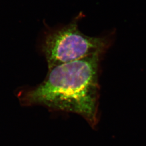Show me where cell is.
Listing matches in <instances>:
<instances>
[{
	"mask_svg": "<svg viewBox=\"0 0 146 146\" xmlns=\"http://www.w3.org/2000/svg\"><path fill=\"white\" fill-rule=\"evenodd\" d=\"M100 56L95 54L49 69L41 84L19 93L21 104L78 114L94 127L99 120Z\"/></svg>",
	"mask_w": 146,
	"mask_h": 146,
	"instance_id": "cell-1",
	"label": "cell"
},
{
	"mask_svg": "<svg viewBox=\"0 0 146 146\" xmlns=\"http://www.w3.org/2000/svg\"><path fill=\"white\" fill-rule=\"evenodd\" d=\"M78 22L76 18L44 34L41 49L48 69L95 54L101 55L107 48L105 38L86 35L80 31Z\"/></svg>",
	"mask_w": 146,
	"mask_h": 146,
	"instance_id": "cell-2",
	"label": "cell"
}]
</instances>
